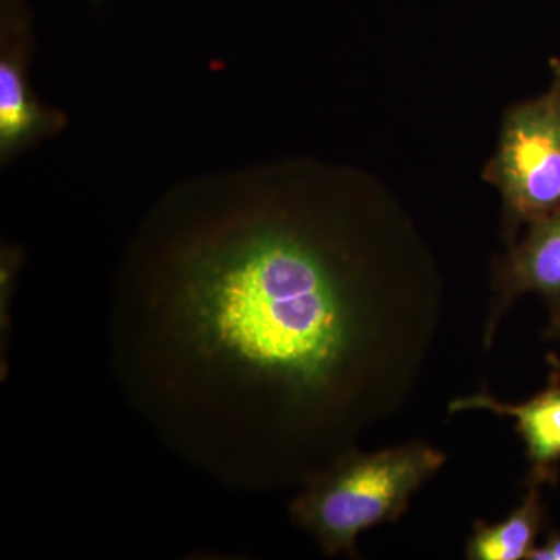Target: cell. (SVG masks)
Returning <instances> with one entry per match:
<instances>
[{
	"label": "cell",
	"mask_w": 560,
	"mask_h": 560,
	"mask_svg": "<svg viewBox=\"0 0 560 560\" xmlns=\"http://www.w3.org/2000/svg\"><path fill=\"white\" fill-rule=\"evenodd\" d=\"M176 228L128 265L109 334L128 400L180 458L234 488L296 485L404 404L442 282L382 180L293 167Z\"/></svg>",
	"instance_id": "obj_1"
},
{
	"label": "cell",
	"mask_w": 560,
	"mask_h": 560,
	"mask_svg": "<svg viewBox=\"0 0 560 560\" xmlns=\"http://www.w3.org/2000/svg\"><path fill=\"white\" fill-rule=\"evenodd\" d=\"M444 463L445 453L423 442L374 453L352 448L304 482L290 503L291 521L329 558H353L360 534L401 517Z\"/></svg>",
	"instance_id": "obj_2"
},
{
	"label": "cell",
	"mask_w": 560,
	"mask_h": 560,
	"mask_svg": "<svg viewBox=\"0 0 560 560\" xmlns=\"http://www.w3.org/2000/svg\"><path fill=\"white\" fill-rule=\"evenodd\" d=\"M548 90L514 103L501 117L499 142L482 179L499 190L508 245L517 231L560 210V60Z\"/></svg>",
	"instance_id": "obj_3"
},
{
	"label": "cell",
	"mask_w": 560,
	"mask_h": 560,
	"mask_svg": "<svg viewBox=\"0 0 560 560\" xmlns=\"http://www.w3.org/2000/svg\"><path fill=\"white\" fill-rule=\"evenodd\" d=\"M492 289L486 345L523 294H539L550 305L552 318H560V210L528 224L521 241L508 245L493 270Z\"/></svg>",
	"instance_id": "obj_4"
},
{
	"label": "cell",
	"mask_w": 560,
	"mask_h": 560,
	"mask_svg": "<svg viewBox=\"0 0 560 560\" xmlns=\"http://www.w3.org/2000/svg\"><path fill=\"white\" fill-rule=\"evenodd\" d=\"M558 372L550 386L522 404H506L480 393L453 400L451 411L485 410L499 416H510L517 423V431L525 442L530 471L529 480L541 482L556 478L560 463V360L551 357Z\"/></svg>",
	"instance_id": "obj_5"
},
{
	"label": "cell",
	"mask_w": 560,
	"mask_h": 560,
	"mask_svg": "<svg viewBox=\"0 0 560 560\" xmlns=\"http://www.w3.org/2000/svg\"><path fill=\"white\" fill-rule=\"evenodd\" d=\"M541 485L528 481V492L522 503L508 515L506 521L488 525L477 522L466 556L470 560H521L528 559L537 547L541 525H544V501Z\"/></svg>",
	"instance_id": "obj_6"
},
{
	"label": "cell",
	"mask_w": 560,
	"mask_h": 560,
	"mask_svg": "<svg viewBox=\"0 0 560 560\" xmlns=\"http://www.w3.org/2000/svg\"><path fill=\"white\" fill-rule=\"evenodd\" d=\"M55 127L54 114L47 113L33 97L24 69L16 55H2L0 61V151L10 156L31 145Z\"/></svg>",
	"instance_id": "obj_7"
},
{
	"label": "cell",
	"mask_w": 560,
	"mask_h": 560,
	"mask_svg": "<svg viewBox=\"0 0 560 560\" xmlns=\"http://www.w3.org/2000/svg\"><path fill=\"white\" fill-rule=\"evenodd\" d=\"M20 267L18 250L7 249L2 253V275H0V359L5 360V346L10 341V305L13 296V283Z\"/></svg>",
	"instance_id": "obj_8"
},
{
	"label": "cell",
	"mask_w": 560,
	"mask_h": 560,
	"mask_svg": "<svg viewBox=\"0 0 560 560\" xmlns=\"http://www.w3.org/2000/svg\"><path fill=\"white\" fill-rule=\"evenodd\" d=\"M548 338L560 341V318H551L550 327L547 330Z\"/></svg>",
	"instance_id": "obj_9"
}]
</instances>
